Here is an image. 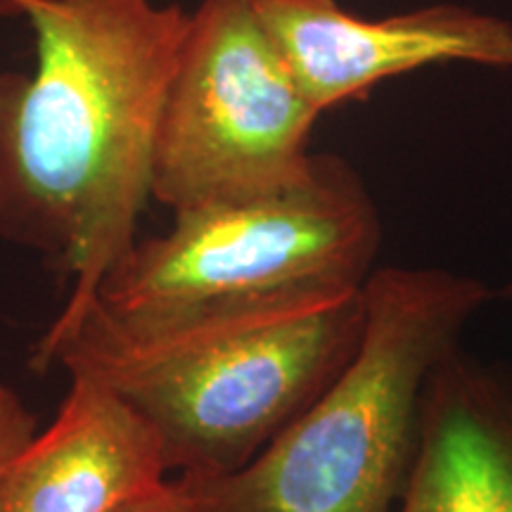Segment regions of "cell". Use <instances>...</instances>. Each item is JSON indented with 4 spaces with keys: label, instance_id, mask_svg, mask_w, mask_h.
<instances>
[{
    "label": "cell",
    "instance_id": "obj_10",
    "mask_svg": "<svg viewBox=\"0 0 512 512\" xmlns=\"http://www.w3.org/2000/svg\"><path fill=\"white\" fill-rule=\"evenodd\" d=\"M114 512H197V508L188 484L178 475L176 479H164L155 489L124 503Z\"/></svg>",
    "mask_w": 512,
    "mask_h": 512
},
{
    "label": "cell",
    "instance_id": "obj_8",
    "mask_svg": "<svg viewBox=\"0 0 512 512\" xmlns=\"http://www.w3.org/2000/svg\"><path fill=\"white\" fill-rule=\"evenodd\" d=\"M399 512H512V389L458 347L427 384Z\"/></svg>",
    "mask_w": 512,
    "mask_h": 512
},
{
    "label": "cell",
    "instance_id": "obj_12",
    "mask_svg": "<svg viewBox=\"0 0 512 512\" xmlns=\"http://www.w3.org/2000/svg\"><path fill=\"white\" fill-rule=\"evenodd\" d=\"M505 294H508V297H512V283H510L508 287H505Z\"/></svg>",
    "mask_w": 512,
    "mask_h": 512
},
{
    "label": "cell",
    "instance_id": "obj_1",
    "mask_svg": "<svg viewBox=\"0 0 512 512\" xmlns=\"http://www.w3.org/2000/svg\"><path fill=\"white\" fill-rule=\"evenodd\" d=\"M34 72H0V240L98 294L150 200L159 112L188 12L157 0H29Z\"/></svg>",
    "mask_w": 512,
    "mask_h": 512
},
{
    "label": "cell",
    "instance_id": "obj_9",
    "mask_svg": "<svg viewBox=\"0 0 512 512\" xmlns=\"http://www.w3.org/2000/svg\"><path fill=\"white\" fill-rule=\"evenodd\" d=\"M34 434L36 418L8 384L0 382V475Z\"/></svg>",
    "mask_w": 512,
    "mask_h": 512
},
{
    "label": "cell",
    "instance_id": "obj_2",
    "mask_svg": "<svg viewBox=\"0 0 512 512\" xmlns=\"http://www.w3.org/2000/svg\"><path fill=\"white\" fill-rule=\"evenodd\" d=\"M363 287L138 320L91 302L55 318L31 368L98 377L155 427L171 472L226 475L349 366L366 332Z\"/></svg>",
    "mask_w": 512,
    "mask_h": 512
},
{
    "label": "cell",
    "instance_id": "obj_3",
    "mask_svg": "<svg viewBox=\"0 0 512 512\" xmlns=\"http://www.w3.org/2000/svg\"><path fill=\"white\" fill-rule=\"evenodd\" d=\"M366 332L342 375L226 475H181L197 512H392L418 458L427 384L489 299L441 268H377Z\"/></svg>",
    "mask_w": 512,
    "mask_h": 512
},
{
    "label": "cell",
    "instance_id": "obj_7",
    "mask_svg": "<svg viewBox=\"0 0 512 512\" xmlns=\"http://www.w3.org/2000/svg\"><path fill=\"white\" fill-rule=\"evenodd\" d=\"M57 418L0 475V512H114L169 475L162 439L126 399L86 373Z\"/></svg>",
    "mask_w": 512,
    "mask_h": 512
},
{
    "label": "cell",
    "instance_id": "obj_4",
    "mask_svg": "<svg viewBox=\"0 0 512 512\" xmlns=\"http://www.w3.org/2000/svg\"><path fill=\"white\" fill-rule=\"evenodd\" d=\"M380 242V214L361 176L335 155H313L280 188L174 211L169 233L133 242L91 302L138 320L356 290Z\"/></svg>",
    "mask_w": 512,
    "mask_h": 512
},
{
    "label": "cell",
    "instance_id": "obj_13",
    "mask_svg": "<svg viewBox=\"0 0 512 512\" xmlns=\"http://www.w3.org/2000/svg\"><path fill=\"white\" fill-rule=\"evenodd\" d=\"M29 3V0H22V12H24V5H27Z\"/></svg>",
    "mask_w": 512,
    "mask_h": 512
},
{
    "label": "cell",
    "instance_id": "obj_6",
    "mask_svg": "<svg viewBox=\"0 0 512 512\" xmlns=\"http://www.w3.org/2000/svg\"><path fill=\"white\" fill-rule=\"evenodd\" d=\"M294 79L320 112L439 62L512 67V24L437 5L370 22L335 0H254Z\"/></svg>",
    "mask_w": 512,
    "mask_h": 512
},
{
    "label": "cell",
    "instance_id": "obj_11",
    "mask_svg": "<svg viewBox=\"0 0 512 512\" xmlns=\"http://www.w3.org/2000/svg\"><path fill=\"white\" fill-rule=\"evenodd\" d=\"M0 15L3 17L22 15V0H0Z\"/></svg>",
    "mask_w": 512,
    "mask_h": 512
},
{
    "label": "cell",
    "instance_id": "obj_5",
    "mask_svg": "<svg viewBox=\"0 0 512 512\" xmlns=\"http://www.w3.org/2000/svg\"><path fill=\"white\" fill-rule=\"evenodd\" d=\"M320 114L254 0H200L159 112L152 200L181 211L294 181Z\"/></svg>",
    "mask_w": 512,
    "mask_h": 512
}]
</instances>
